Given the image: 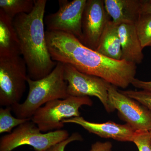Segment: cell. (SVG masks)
Instances as JSON below:
<instances>
[{"label":"cell","instance_id":"1","mask_svg":"<svg viewBox=\"0 0 151 151\" xmlns=\"http://www.w3.org/2000/svg\"><path fill=\"white\" fill-rule=\"evenodd\" d=\"M45 39L49 52L55 62L69 64L80 72L100 77L123 89L135 78L136 64L108 58L85 46L73 35L47 30Z\"/></svg>","mask_w":151,"mask_h":151},{"label":"cell","instance_id":"2","mask_svg":"<svg viewBox=\"0 0 151 151\" xmlns=\"http://www.w3.org/2000/svg\"><path fill=\"white\" fill-rule=\"evenodd\" d=\"M46 3V0H35L30 13L18 15L13 19L28 77L33 80L47 76L57 64L50 56L45 39L44 18Z\"/></svg>","mask_w":151,"mask_h":151},{"label":"cell","instance_id":"3","mask_svg":"<svg viewBox=\"0 0 151 151\" xmlns=\"http://www.w3.org/2000/svg\"><path fill=\"white\" fill-rule=\"evenodd\" d=\"M28 94L22 103L12 106L17 118L31 119L39 108L47 103L57 99L69 97L68 83L64 78V64L57 62L51 73L44 78L33 80L27 77Z\"/></svg>","mask_w":151,"mask_h":151},{"label":"cell","instance_id":"4","mask_svg":"<svg viewBox=\"0 0 151 151\" xmlns=\"http://www.w3.org/2000/svg\"><path fill=\"white\" fill-rule=\"evenodd\" d=\"M69 137V133L65 130L42 133L37 126L30 120L1 138L0 151H12L25 145L31 146L35 151H45Z\"/></svg>","mask_w":151,"mask_h":151},{"label":"cell","instance_id":"5","mask_svg":"<svg viewBox=\"0 0 151 151\" xmlns=\"http://www.w3.org/2000/svg\"><path fill=\"white\" fill-rule=\"evenodd\" d=\"M93 102L89 97L69 96L47 103L36 111L31 121L42 132L60 130L65 119L80 116L79 108L83 105L91 106Z\"/></svg>","mask_w":151,"mask_h":151},{"label":"cell","instance_id":"6","mask_svg":"<svg viewBox=\"0 0 151 151\" xmlns=\"http://www.w3.org/2000/svg\"><path fill=\"white\" fill-rule=\"evenodd\" d=\"M27 66L20 55L0 57V105L19 103L26 88Z\"/></svg>","mask_w":151,"mask_h":151},{"label":"cell","instance_id":"7","mask_svg":"<svg viewBox=\"0 0 151 151\" xmlns=\"http://www.w3.org/2000/svg\"><path fill=\"white\" fill-rule=\"evenodd\" d=\"M64 78L68 83L69 96L97 97L108 113L115 111L110 105L108 98V88L111 84L104 79L82 73L67 64H64Z\"/></svg>","mask_w":151,"mask_h":151},{"label":"cell","instance_id":"8","mask_svg":"<svg viewBox=\"0 0 151 151\" xmlns=\"http://www.w3.org/2000/svg\"><path fill=\"white\" fill-rule=\"evenodd\" d=\"M87 0L58 1L59 9L45 17L47 30L61 32L75 36L81 42V20Z\"/></svg>","mask_w":151,"mask_h":151},{"label":"cell","instance_id":"9","mask_svg":"<svg viewBox=\"0 0 151 151\" xmlns=\"http://www.w3.org/2000/svg\"><path fill=\"white\" fill-rule=\"evenodd\" d=\"M108 98L111 107L135 131H151V111L139 102L132 99L110 84Z\"/></svg>","mask_w":151,"mask_h":151},{"label":"cell","instance_id":"10","mask_svg":"<svg viewBox=\"0 0 151 151\" xmlns=\"http://www.w3.org/2000/svg\"><path fill=\"white\" fill-rule=\"evenodd\" d=\"M110 18L105 9L104 0H87L81 20V43L96 50Z\"/></svg>","mask_w":151,"mask_h":151},{"label":"cell","instance_id":"11","mask_svg":"<svg viewBox=\"0 0 151 151\" xmlns=\"http://www.w3.org/2000/svg\"><path fill=\"white\" fill-rule=\"evenodd\" d=\"M63 123L77 124L89 133L100 137L111 138L120 142H132L135 132L127 124H118L111 121L103 123H93L86 121L81 116L65 119Z\"/></svg>","mask_w":151,"mask_h":151},{"label":"cell","instance_id":"12","mask_svg":"<svg viewBox=\"0 0 151 151\" xmlns=\"http://www.w3.org/2000/svg\"><path fill=\"white\" fill-rule=\"evenodd\" d=\"M122 46V60L139 64L144 59L143 47L138 37L135 24L122 23L118 26Z\"/></svg>","mask_w":151,"mask_h":151},{"label":"cell","instance_id":"13","mask_svg":"<svg viewBox=\"0 0 151 151\" xmlns=\"http://www.w3.org/2000/svg\"><path fill=\"white\" fill-rule=\"evenodd\" d=\"M105 9L116 24H135L141 14V0H104Z\"/></svg>","mask_w":151,"mask_h":151},{"label":"cell","instance_id":"14","mask_svg":"<svg viewBox=\"0 0 151 151\" xmlns=\"http://www.w3.org/2000/svg\"><path fill=\"white\" fill-rule=\"evenodd\" d=\"M13 19L0 9V57L20 55V44Z\"/></svg>","mask_w":151,"mask_h":151},{"label":"cell","instance_id":"15","mask_svg":"<svg viewBox=\"0 0 151 151\" xmlns=\"http://www.w3.org/2000/svg\"><path fill=\"white\" fill-rule=\"evenodd\" d=\"M118 26L111 20L108 22L95 51L108 58L119 60H122V52Z\"/></svg>","mask_w":151,"mask_h":151},{"label":"cell","instance_id":"16","mask_svg":"<svg viewBox=\"0 0 151 151\" xmlns=\"http://www.w3.org/2000/svg\"><path fill=\"white\" fill-rule=\"evenodd\" d=\"M35 6V0H0V9L14 19L20 14L30 13Z\"/></svg>","mask_w":151,"mask_h":151},{"label":"cell","instance_id":"17","mask_svg":"<svg viewBox=\"0 0 151 151\" xmlns=\"http://www.w3.org/2000/svg\"><path fill=\"white\" fill-rule=\"evenodd\" d=\"M143 48L151 45V13L141 14L135 24Z\"/></svg>","mask_w":151,"mask_h":151},{"label":"cell","instance_id":"18","mask_svg":"<svg viewBox=\"0 0 151 151\" xmlns=\"http://www.w3.org/2000/svg\"><path fill=\"white\" fill-rule=\"evenodd\" d=\"M11 107L0 108V134L12 132L15 127H17L31 119H21L15 118L12 115Z\"/></svg>","mask_w":151,"mask_h":151},{"label":"cell","instance_id":"19","mask_svg":"<svg viewBox=\"0 0 151 151\" xmlns=\"http://www.w3.org/2000/svg\"><path fill=\"white\" fill-rule=\"evenodd\" d=\"M132 142L137 146L139 151H151V135L148 131H135Z\"/></svg>","mask_w":151,"mask_h":151},{"label":"cell","instance_id":"20","mask_svg":"<svg viewBox=\"0 0 151 151\" xmlns=\"http://www.w3.org/2000/svg\"><path fill=\"white\" fill-rule=\"evenodd\" d=\"M122 93L145 105L151 111V92L147 90H120Z\"/></svg>","mask_w":151,"mask_h":151},{"label":"cell","instance_id":"21","mask_svg":"<svg viewBox=\"0 0 151 151\" xmlns=\"http://www.w3.org/2000/svg\"><path fill=\"white\" fill-rule=\"evenodd\" d=\"M83 138L79 133H74L65 140L52 146L45 151H64L68 144L74 141H82Z\"/></svg>","mask_w":151,"mask_h":151},{"label":"cell","instance_id":"22","mask_svg":"<svg viewBox=\"0 0 151 151\" xmlns=\"http://www.w3.org/2000/svg\"><path fill=\"white\" fill-rule=\"evenodd\" d=\"M113 145L110 142H97L92 144L89 151H111Z\"/></svg>","mask_w":151,"mask_h":151},{"label":"cell","instance_id":"23","mask_svg":"<svg viewBox=\"0 0 151 151\" xmlns=\"http://www.w3.org/2000/svg\"><path fill=\"white\" fill-rule=\"evenodd\" d=\"M132 84L136 88L151 92V81H142L135 78L132 81Z\"/></svg>","mask_w":151,"mask_h":151},{"label":"cell","instance_id":"24","mask_svg":"<svg viewBox=\"0 0 151 151\" xmlns=\"http://www.w3.org/2000/svg\"><path fill=\"white\" fill-rule=\"evenodd\" d=\"M141 14L151 13V0H141Z\"/></svg>","mask_w":151,"mask_h":151},{"label":"cell","instance_id":"25","mask_svg":"<svg viewBox=\"0 0 151 151\" xmlns=\"http://www.w3.org/2000/svg\"><path fill=\"white\" fill-rule=\"evenodd\" d=\"M150 133L151 135V131H150Z\"/></svg>","mask_w":151,"mask_h":151},{"label":"cell","instance_id":"26","mask_svg":"<svg viewBox=\"0 0 151 151\" xmlns=\"http://www.w3.org/2000/svg\"><path fill=\"white\" fill-rule=\"evenodd\" d=\"M150 46H151V45H150Z\"/></svg>","mask_w":151,"mask_h":151}]
</instances>
